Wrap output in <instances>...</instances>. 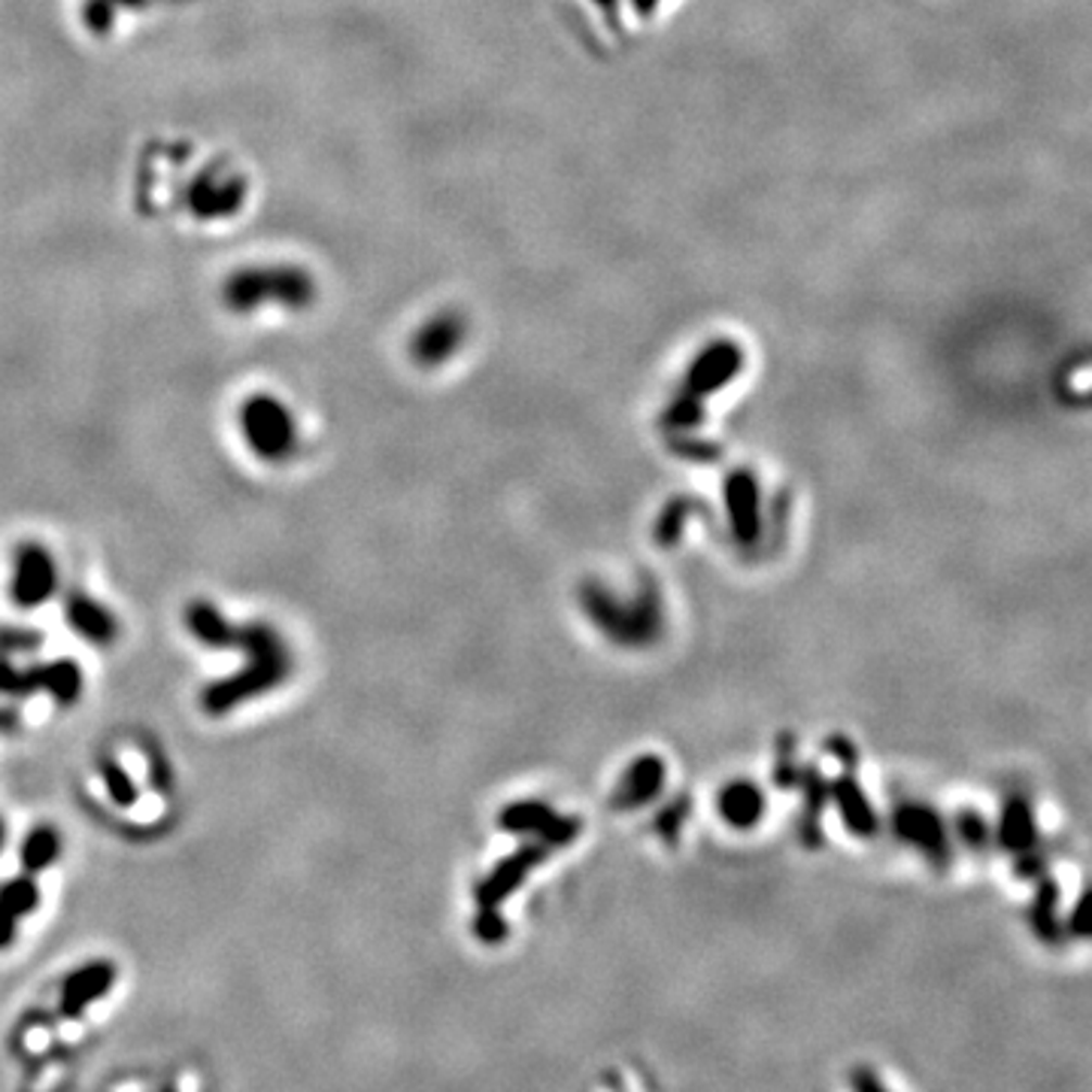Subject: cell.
<instances>
[{"label": "cell", "instance_id": "1", "mask_svg": "<svg viewBox=\"0 0 1092 1092\" xmlns=\"http://www.w3.org/2000/svg\"><path fill=\"white\" fill-rule=\"evenodd\" d=\"M234 650H243L246 662L228 677L213 680L201 693V708L209 716H225L231 710L250 704L262 695L280 689L295 671V656L285 637L270 622H243L234 632Z\"/></svg>", "mask_w": 1092, "mask_h": 1092}, {"label": "cell", "instance_id": "2", "mask_svg": "<svg viewBox=\"0 0 1092 1092\" xmlns=\"http://www.w3.org/2000/svg\"><path fill=\"white\" fill-rule=\"evenodd\" d=\"M580 607L592 625L622 650H647L664 632V601L650 580L635 595H620L589 580L580 586Z\"/></svg>", "mask_w": 1092, "mask_h": 1092}, {"label": "cell", "instance_id": "3", "mask_svg": "<svg viewBox=\"0 0 1092 1092\" xmlns=\"http://www.w3.org/2000/svg\"><path fill=\"white\" fill-rule=\"evenodd\" d=\"M744 370V350L732 338L710 340L708 346H701L695 358L689 361V368L683 373V383L671 404L664 407L662 426L671 434H683V431L701 426V398H710L716 392H723V385L735 383L738 373Z\"/></svg>", "mask_w": 1092, "mask_h": 1092}, {"label": "cell", "instance_id": "4", "mask_svg": "<svg viewBox=\"0 0 1092 1092\" xmlns=\"http://www.w3.org/2000/svg\"><path fill=\"white\" fill-rule=\"evenodd\" d=\"M243 441L258 458L282 465L297 453V426L277 398H252L240 407Z\"/></svg>", "mask_w": 1092, "mask_h": 1092}, {"label": "cell", "instance_id": "5", "mask_svg": "<svg viewBox=\"0 0 1092 1092\" xmlns=\"http://www.w3.org/2000/svg\"><path fill=\"white\" fill-rule=\"evenodd\" d=\"M498 826H501V831L544 843L549 850H559L580 835V820L564 816V813L553 811L546 801H532V798L507 804L498 816Z\"/></svg>", "mask_w": 1092, "mask_h": 1092}, {"label": "cell", "instance_id": "6", "mask_svg": "<svg viewBox=\"0 0 1092 1092\" xmlns=\"http://www.w3.org/2000/svg\"><path fill=\"white\" fill-rule=\"evenodd\" d=\"M59 586V568L52 553L37 541H28L15 549L13 556V583H10V595L22 610H34V607L46 605Z\"/></svg>", "mask_w": 1092, "mask_h": 1092}, {"label": "cell", "instance_id": "7", "mask_svg": "<svg viewBox=\"0 0 1092 1092\" xmlns=\"http://www.w3.org/2000/svg\"><path fill=\"white\" fill-rule=\"evenodd\" d=\"M468 340V319L458 313L446 310L437 313L434 319H429L426 326L416 331L414 338V358L416 365L422 368H441L453 355L465 346Z\"/></svg>", "mask_w": 1092, "mask_h": 1092}, {"label": "cell", "instance_id": "8", "mask_svg": "<svg viewBox=\"0 0 1092 1092\" xmlns=\"http://www.w3.org/2000/svg\"><path fill=\"white\" fill-rule=\"evenodd\" d=\"M664 762L659 755H637L632 765L622 771V777L613 786L610 808L613 811H637L652 804V798L662 796L664 789Z\"/></svg>", "mask_w": 1092, "mask_h": 1092}, {"label": "cell", "instance_id": "9", "mask_svg": "<svg viewBox=\"0 0 1092 1092\" xmlns=\"http://www.w3.org/2000/svg\"><path fill=\"white\" fill-rule=\"evenodd\" d=\"M725 504L732 519V534L740 544H755L762 537V504L753 473L738 471L725 480Z\"/></svg>", "mask_w": 1092, "mask_h": 1092}, {"label": "cell", "instance_id": "10", "mask_svg": "<svg viewBox=\"0 0 1092 1092\" xmlns=\"http://www.w3.org/2000/svg\"><path fill=\"white\" fill-rule=\"evenodd\" d=\"M64 622L71 625V632H76L94 647H106L118 635L116 617L106 610V605H101L98 598H91L86 592H71L64 598Z\"/></svg>", "mask_w": 1092, "mask_h": 1092}, {"label": "cell", "instance_id": "11", "mask_svg": "<svg viewBox=\"0 0 1092 1092\" xmlns=\"http://www.w3.org/2000/svg\"><path fill=\"white\" fill-rule=\"evenodd\" d=\"M716 811L723 816L725 826L747 831V828L759 826L762 813H765V796L762 789L750 780H732L725 783L716 798Z\"/></svg>", "mask_w": 1092, "mask_h": 1092}, {"label": "cell", "instance_id": "12", "mask_svg": "<svg viewBox=\"0 0 1092 1092\" xmlns=\"http://www.w3.org/2000/svg\"><path fill=\"white\" fill-rule=\"evenodd\" d=\"M182 620H186V628L198 644L213 647V650H234L237 622L228 620L213 601H204V598L189 601Z\"/></svg>", "mask_w": 1092, "mask_h": 1092}, {"label": "cell", "instance_id": "13", "mask_svg": "<svg viewBox=\"0 0 1092 1092\" xmlns=\"http://www.w3.org/2000/svg\"><path fill=\"white\" fill-rule=\"evenodd\" d=\"M549 853V847H544V843H534V841H529L525 847H522V853H517V856H510V859H504L501 865L495 868V872L488 874V880L483 886H480V896H483V901H495L498 896H504L507 889H513V886H519V880L525 877V872L532 868V865H537L541 859Z\"/></svg>", "mask_w": 1092, "mask_h": 1092}, {"label": "cell", "instance_id": "14", "mask_svg": "<svg viewBox=\"0 0 1092 1092\" xmlns=\"http://www.w3.org/2000/svg\"><path fill=\"white\" fill-rule=\"evenodd\" d=\"M896 831L904 841L923 847L926 853H941V828L938 820L929 808H916V804H899L896 811Z\"/></svg>", "mask_w": 1092, "mask_h": 1092}, {"label": "cell", "instance_id": "15", "mask_svg": "<svg viewBox=\"0 0 1092 1092\" xmlns=\"http://www.w3.org/2000/svg\"><path fill=\"white\" fill-rule=\"evenodd\" d=\"M835 804H838L841 820L853 835H872L874 828H877L872 808L865 804V796H862V789L856 786V774L843 771L841 780L835 783Z\"/></svg>", "mask_w": 1092, "mask_h": 1092}, {"label": "cell", "instance_id": "16", "mask_svg": "<svg viewBox=\"0 0 1092 1092\" xmlns=\"http://www.w3.org/2000/svg\"><path fill=\"white\" fill-rule=\"evenodd\" d=\"M59 853H61L59 831L52 826H37L28 838L22 841V853H18V856H22L25 872L37 874L43 872V868H49V865L59 859Z\"/></svg>", "mask_w": 1092, "mask_h": 1092}, {"label": "cell", "instance_id": "17", "mask_svg": "<svg viewBox=\"0 0 1092 1092\" xmlns=\"http://www.w3.org/2000/svg\"><path fill=\"white\" fill-rule=\"evenodd\" d=\"M46 693L59 704H74L82 693V668L71 659H55L46 664Z\"/></svg>", "mask_w": 1092, "mask_h": 1092}, {"label": "cell", "instance_id": "18", "mask_svg": "<svg viewBox=\"0 0 1092 1092\" xmlns=\"http://www.w3.org/2000/svg\"><path fill=\"white\" fill-rule=\"evenodd\" d=\"M693 510L695 504L689 501V498H677V501L668 504L662 510V517H659V522L652 525V541H659L662 546L677 544L680 532H683L686 519L693 517Z\"/></svg>", "mask_w": 1092, "mask_h": 1092}, {"label": "cell", "instance_id": "19", "mask_svg": "<svg viewBox=\"0 0 1092 1092\" xmlns=\"http://www.w3.org/2000/svg\"><path fill=\"white\" fill-rule=\"evenodd\" d=\"M101 780H104L106 796L113 798V804L118 808H131L137 804V786H134L131 774L118 765L116 759H101Z\"/></svg>", "mask_w": 1092, "mask_h": 1092}, {"label": "cell", "instance_id": "20", "mask_svg": "<svg viewBox=\"0 0 1092 1092\" xmlns=\"http://www.w3.org/2000/svg\"><path fill=\"white\" fill-rule=\"evenodd\" d=\"M37 901H40V892H37V886H34L30 877L10 880V884H3V889H0V911H7L10 916L28 914V911L37 907Z\"/></svg>", "mask_w": 1092, "mask_h": 1092}, {"label": "cell", "instance_id": "21", "mask_svg": "<svg viewBox=\"0 0 1092 1092\" xmlns=\"http://www.w3.org/2000/svg\"><path fill=\"white\" fill-rule=\"evenodd\" d=\"M43 644L40 632L34 628H0V656H15V652H30Z\"/></svg>", "mask_w": 1092, "mask_h": 1092}, {"label": "cell", "instance_id": "22", "mask_svg": "<svg viewBox=\"0 0 1092 1092\" xmlns=\"http://www.w3.org/2000/svg\"><path fill=\"white\" fill-rule=\"evenodd\" d=\"M686 813H689V801L686 798H677V801L664 804L662 811L656 813V831L671 841L674 835H680V828L686 823Z\"/></svg>", "mask_w": 1092, "mask_h": 1092}, {"label": "cell", "instance_id": "23", "mask_svg": "<svg viewBox=\"0 0 1092 1092\" xmlns=\"http://www.w3.org/2000/svg\"><path fill=\"white\" fill-rule=\"evenodd\" d=\"M1068 931L1078 935V938H1092V896H1083L1071 914V923H1068Z\"/></svg>", "mask_w": 1092, "mask_h": 1092}, {"label": "cell", "instance_id": "24", "mask_svg": "<svg viewBox=\"0 0 1092 1092\" xmlns=\"http://www.w3.org/2000/svg\"><path fill=\"white\" fill-rule=\"evenodd\" d=\"M13 935V923H10V914L7 911H0V944L7 941Z\"/></svg>", "mask_w": 1092, "mask_h": 1092}, {"label": "cell", "instance_id": "25", "mask_svg": "<svg viewBox=\"0 0 1092 1092\" xmlns=\"http://www.w3.org/2000/svg\"><path fill=\"white\" fill-rule=\"evenodd\" d=\"M3 841H7V828H3V820H0V850H3Z\"/></svg>", "mask_w": 1092, "mask_h": 1092}]
</instances>
